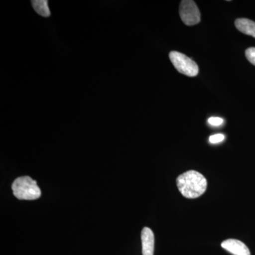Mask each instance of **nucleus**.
I'll return each instance as SVG.
<instances>
[{"label": "nucleus", "mask_w": 255, "mask_h": 255, "mask_svg": "<svg viewBox=\"0 0 255 255\" xmlns=\"http://www.w3.org/2000/svg\"><path fill=\"white\" fill-rule=\"evenodd\" d=\"M178 189L184 197L196 199L204 194L207 188V181L199 172L188 171L177 179Z\"/></svg>", "instance_id": "nucleus-1"}, {"label": "nucleus", "mask_w": 255, "mask_h": 255, "mask_svg": "<svg viewBox=\"0 0 255 255\" xmlns=\"http://www.w3.org/2000/svg\"><path fill=\"white\" fill-rule=\"evenodd\" d=\"M13 194L20 200H36L41 196L36 181L28 176L18 177L12 184Z\"/></svg>", "instance_id": "nucleus-2"}, {"label": "nucleus", "mask_w": 255, "mask_h": 255, "mask_svg": "<svg viewBox=\"0 0 255 255\" xmlns=\"http://www.w3.org/2000/svg\"><path fill=\"white\" fill-rule=\"evenodd\" d=\"M169 59L179 73L189 77H195L199 73L197 64L182 53L171 52L169 53Z\"/></svg>", "instance_id": "nucleus-3"}, {"label": "nucleus", "mask_w": 255, "mask_h": 255, "mask_svg": "<svg viewBox=\"0 0 255 255\" xmlns=\"http://www.w3.org/2000/svg\"><path fill=\"white\" fill-rule=\"evenodd\" d=\"M179 15L183 22L187 26H194L201 21L200 11L192 0H183L181 1Z\"/></svg>", "instance_id": "nucleus-4"}, {"label": "nucleus", "mask_w": 255, "mask_h": 255, "mask_svg": "<svg viewBox=\"0 0 255 255\" xmlns=\"http://www.w3.org/2000/svg\"><path fill=\"white\" fill-rule=\"evenodd\" d=\"M221 247L233 255H251L249 248L243 242L238 240L229 239L223 241Z\"/></svg>", "instance_id": "nucleus-5"}, {"label": "nucleus", "mask_w": 255, "mask_h": 255, "mask_svg": "<svg viewBox=\"0 0 255 255\" xmlns=\"http://www.w3.org/2000/svg\"><path fill=\"white\" fill-rule=\"evenodd\" d=\"M142 255H153L155 249V236L152 230L144 228L141 233Z\"/></svg>", "instance_id": "nucleus-6"}, {"label": "nucleus", "mask_w": 255, "mask_h": 255, "mask_svg": "<svg viewBox=\"0 0 255 255\" xmlns=\"http://www.w3.org/2000/svg\"><path fill=\"white\" fill-rule=\"evenodd\" d=\"M236 28L242 33L255 38V22L248 18H238L235 21Z\"/></svg>", "instance_id": "nucleus-7"}, {"label": "nucleus", "mask_w": 255, "mask_h": 255, "mask_svg": "<svg viewBox=\"0 0 255 255\" xmlns=\"http://www.w3.org/2000/svg\"><path fill=\"white\" fill-rule=\"evenodd\" d=\"M32 6L37 14L44 17L50 16V11L46 0H33L31 1Z\"/></svg>", "instance_id": "nucleus-8"}, {"label": "nucleus", "mask_w": 255, "mask_h": 255, "mask_svg": "<svg viewBox=\"0 0 255 255\" xmlns=\"http://www.w3.org/2000/svg\"><path fill=\"white\" fill-rule=\"evenodd\" d=\"M246 55L247 59L249 60L253 65H255V48H248L246 51Z\"/></svg>", "instance_id": "nucleus-9"}, {"label": "nucleus", "mask_w": 255, "mask_h": 255, "mask_svg": "<svg viewBox=\"0 0 255 255\" xmlns=\"http://www.w3.org/2000/svg\"><path fill=\"white\" fill-rule=\"evenodd\" d=\"M225 135L222 133H218L209 137V142L212 144L219 143L224 140Z\"/></svg>", "instance_id": "nucleus-10"}, {"label": "nucleus", "mask_w": 255, "mask_h": 255, "mask_svg": "<svg viewBox=\"0 0 255 255\" xmlns=\"http://www.w3.org/2000/svg\"><path fill=\"white\" fill-rule=\"evenodd\" d=\"M223 122H224V120L220 117H211L208 120V123L213 127H219V126L222 125Z\"/></svg>", "instance_id": "nucleus-11"}]
</instances>
